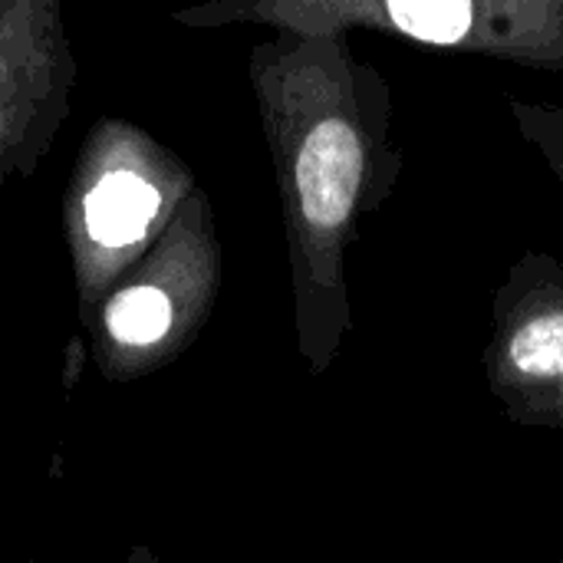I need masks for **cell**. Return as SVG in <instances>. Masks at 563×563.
Here are the masks:
<instances>
[{
	"mask_svg": "<svg viewBox=\"0 0 563 563\" xmlns=\"http://www.w3.org/2000/svg\"><path fill=\"white\" fill-rule=\"evenodd\" d=\"M290 247L300 350L323 369L350 330L346 247L356 214L379 195L386 99L343 33H280L251 53Z\"/></svg>",
	"mask_w": 563,
	"mask_h": 563,
	"instance_id": "obj_1",
	"label": "cell"
},
{
	"mask_svg": "<svg viewBox=\"0 0 563 563\" xmlns=\"http://www.w3.org/2000/svg\"><path fill=\"white\" fill-rule=\"evenodd\" d=\"M195 188L188 162L142 125L119 115L89 125L63 188V238L79 327L89 323L112 284L152 251Z\"/></svg>",
	"mask_w": 563,
	"mask_h": 563,
	"instance_id": "obj_2",
	"label": "cell"
},
{
	"mask_svg": "<svg viewBox=\"0 0 563 563\" xmlns=\"http://www.w3.org/2000/svg\"><path fill=\"white\" fill-rule=\"evenodd\" d=\"M221 287L214 211L201 188L99 300L82 330L102 379L132 383L175 363L205 330Z\"/></svg>",
	"mask_w": 563,
	"mask_h": 563,
	"instance_id": "obj_3",
	"label": "cell"
},
{
	"mask_svg": "<svg viewBox=\"0 0 563 563\" xmlns=\"http://www.w3.org/2000/svg\"><path fill=\"white\" fill-rule=\"evenodd\" d=\"M224 13L234 20H267L294 36H327L360 23L432 46L563 66V0H280Z\"/></svg>",
	"mask_w": 563,
	"mask_h": 563,
	"instance_id": "obj_4",
	"label": "cell"
},
{
	"mask_svg": "<svg viewBox=\"0 0 563 563\" xmlns=\"http://www.w3.org/2000/svg\"><path fill=\"white\" fill-rule=\"evenodd\" d=\"M76 89V53L56 0H0V198L53 148Z\"/></svg>",
	"mask_w": 563,
	"mask_h": 563,
	"instance_id": "obj_5",
	"label": "cell"
},
{
	"mask_svg": "<svg viewBox=\"0 0 563 563\" xmlns=\"http://www.w3.org/2000/svg\"><path fill=\"white\" fill-rule=\"evenodd\" d=\"M488 379L505 402L563 379V264L531 257L501 287Z\"/></svg>",
	"mask_w": 563,
	"mask_h": 563,
	"instance_id": "obj_6",
	"label": "cell"
},
{
	"mask_svg": "<svg viewBox=\"0 0 563 563\" xmlns=\"http://www.w3.org/2000/svg\"><path fill=\"white\" fill-rule=\"evenodd\" d=\"M515 119L521 125V135L548 158L554 175L563 185V109L558 106H515Z\"/></svg>",
	"mask_w": 563,
	"mask_h": 563,
	"instance_id": "obj_7",
	"label": "cell"
},
{
	"mask_svg": "<svg viewBox=\"0 0 563 563\" xmlns=\"http://www.w3.org/2000/svg\"><path fill=\"white\" fill-rule=\"evenodd\" d=\"M508 406H511V412L521 422H531V426H563V379L548 383V386H538V389L511 399Z\"/></svg>",
	"mask_w": 563,
	"mask_h": 563,
	"instance_id": "obj_8",
	"label": "cell"
},
{
	"mask_svg": "<svg viewBox=\"0 0 563 563\" xmlns=\"http://www.w3.org/2000/svg\"><path fill=\"white\" fill-rule=\"evenodd\" d=\"M122 563H162V558H158V551H152L145 544H135V548L125 551V561Z\"/></svg>",
	"mask_w": 563,
	"mask_h": 563,
	"instance_id": "obj_9",
	"label": "cell"
}]
</instances>
